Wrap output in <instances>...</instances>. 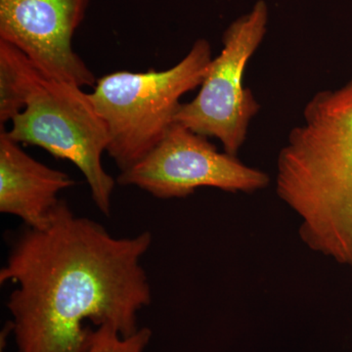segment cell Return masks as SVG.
I'll use <instances>...</instances> for the list:
<instances>
[{
  "mask_svg": "<svg viewBox=\"0 0 352 352\" xmlns=\"http://www.w3.org/2000/svg\"><path fill=\"white\" fill-rule=\"evenodd\" d=\"M152 234L113 237L60 200L47 223L14 239L0 283L16 286L7 308L17 352H83L91 329L110 323L133 335L152 302L142 258Z\"/></svg>",
  "mask_w": 352,
  "mask_h": 352,
  "instance_id": "cell-1",
  "label": "cell"
},
{
  "mask_svg": "<svg viewBox=\"0 0 352 352\" xmlns=\"http://www.w3.org/2000/svg\"><path fill=\"white\" fill-rule=\"evenodd\" d=\"M117 182L144 190L157 199L185 198L201 187L231 193H254L266 188L267 173L220 153L206 136L175 122L163 140Z\"/></svg>",
  "mask_w": 352,
  "mask_h": 352,
  "instance_id": "cell-6",
  "label": "cell"
},
{
  "mask_svg": "<svg viewBox=\"0 0 352 352\" xmlns=\"http://www.w3.org/2000/svg\"><path fill=\"white\" fill-rule=\"evenodd\" d=\"M7 134L19 144L38 146L75 164L85 176L96 207L110 215L116 182L102 164L110 136L82 88L41 74L25 110L12 120Z\"/></svg>",
  "mask_w": 352,
  "mask_h": 352,
  "instance_id": "cell-4",
  "label": "cell"
},
{
  "mask_svg": "<svg viewBox=\"0 0 352 352\" xmlns=\"http://www.w3.org/2000/svg\"><path fill=\"white\" fill-rule=\"evenodd\" d=\"M76 184L71 176L27 154L0 129V212L14 215L25 226L47 223L60 200L58 195Z\"/></svg>",
  "mask_w": 352,
  "mask_h": 352,
  "instance_id": "cell-8",
  "label": "cell"
},
{
  "mask_svg": "<svg viewBox=\"0 0 352 352\" xmlns=\"http://www.w3.org/2000/svg\"><path fill=\"white\" fill-rule=\"evenodd\" d=\"M268 6L258 0L249 13L227 28L223 47L212 59L193 100L182 103L175 122L192 131L219 139L224 152L237 156L247 138L259 104L244 87L245 67L263 43L267 30Z\"/></svg>",
  "mask_w": 352,
  "mask_h": 352,
  "instance_id": "cell-5",
  "label": "cell"
},
{
  "mask_svg": "<svg viewBox=\"0 0 352 352\" xmlns=\"http://www.w3.org/2000/svg\"><path fill=\"white\" fill-rule=\"evenodd\" d=\"M275 189L308 249L352 267V78L307 102L278 154Z\"/></svg>",
  "mask_w": 352,
  "mask_h": 352,
  "instance_id": "cell-2",
  "label": "cell"
},
{
  "mask_svg": "<svg viewBox=\"0 0 352 352\" xmlns=\"http://www.w3.org/2000/svg\"><path fill=\"white\" fill-rule=\"evenodd\" d=\"M212 61V46L200 38L170 69L119 71L97 80L88 95L107 126V152L120 173L144 159L163 140L175 122L180 99L201 87Z\"/></svg>",
  "mask_w": 352,
  "mask_h": 352,
  "instance_id": "cell-3",
  "label": "cell"
},
{
  "mask_svg": "<svg viewBox=\"0 0 352 352\" xmlns=\"http://www.w3.org/2000/svg\"><path fill=\"white\" fill-rule=\"evenodd\" d=\"M38 69L12 44L0 39V124L1 126L25 110L36 85Z\"/></svg>",
  "mask_w": 352,
  "mask_h": 352,
  "instance_id": "cell-9",
  "label": "cell"
},
{
  "mask_svg": "<svg viewBox=\"0 0 352 352\" xmlns=\"http://www.w3.org/2000/svg\"><path fill=\"white\" fill-rule=\"evenodd\" d=\"M89 0H0V39L29 58L41 75L80 88L96 78L73 50Z\"/></svg>",
  "mask_w": 352,
  "mask_h": 352,
  "instance_id": "cell-7",
  "label": "cell"
},
{
  "mask_svg": "<svg viewBox=\"0 0 352 352\" xmlns=\"http://www.w3.org/2000/svg\"><path fill=\"white\" fill-rule=\"evenodd\" d=\"M151 337L149 328L138 329L133 335L122 337L112 324H103L91 330L83 352H144Z\"/></svg>",
  "mask_w": 352,
  "mask_h": 352,
  "instance_id": "cell-10",
  "label": "cell"
}]
</instances>
